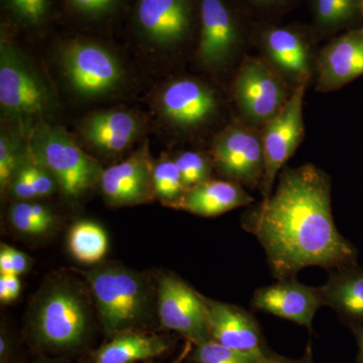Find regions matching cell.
I'll return each instance as SVG.
<instances>
[{
    "instance_id": "30bf717a",
    "label": "cell",
    "mask_w": 363,
    "mask_h": 363,
    "mask_svg": "<svg viewBox=\"0 0 363 363\" xmlns=\"http://www.w3.org/2000/svg\"><path fill=\"white\" fill-rule=\"evenodd\" d=\"M157 307L164 329L175 331L194 345L210 340L206 298L174 274L157 283Z\"/></svg>"
},
{
    "instance_id": "74e56055",
    "label": "cell",
    "mask_w": 363,
    "mask_h": 363,
    "mask_svg": "<svg viewBox=\"0 0 363 363\" xmlns=\"http://www.w3.org/2000/svg\"><path fill=\"white\" fill-rule=\"evenodd\" d=\"M9 341H7V338L2 333L1 336H0V359H1V363L6 362L7 357H9Z\"/></svg>"
},
{
    "instance_id": "ac0fdd59",
    "label": "cell",
    "mask_w": 363,
    "mask_h": 363,
    "mask_svg": "<svg viewBox=\"0 0 363 363\" xmlns=\"http://www.w3.org/2000/svg\"><path fill=\"white\" fill-rule=\"evenodd\" d=\"M152 172L149 157L136 152L125 161L102 172L101 187L109 203L116 206L140 204L155 194Z\"/></svg>"
},
{
    "instance_id": "277c9868",
    "label": "cell",
    "mask_w": 363,
    "mask_h": 363,
    "mask_svg": "<svg viewBox=\"0 0 363 363\" xmlns=\"http://www.w3.org/2000/svg\"><path fill=\"white\" fill-rule=\"evenodd\" d=\"M88 308L82 296L69 284L50 286L38 298L30 318L35 340L45 347L69 350L84 342Z\"/></svg>"
},
{
    "instance_id": "52a82bcc",
    "label": "cell",
    "mask_w": 363,
    "mask_h": 363,
    "mask_svg": "<svg viewBox=\"0 0 363 363\" xmlns=\"http://www.w3.org/2000/svg\"><path fill=\"white\" fill-rule=\"evenodd\" d=\"M33 157L52 174L68 198H78L101 178L98 162L59 128L40 126L33 135Z\"/></svg>"
},
{
    "instance_id": "ffe728a7",
    "label": "cell",
    "mask_w": 363,
    "mask_h": 363,
    "mask_svg": "<svg viewBox=\"0 0 363 363\" xmlns=\"http://www.w3.org/2000/svg\"><path fill=\"white\" fill-rule=\"evenodd\" d=\"M324 306L337 313L351 329L363 326V267L352 264L332 269L320 286Z\"/></svg>"
},
{
    "instance_id": "60d3db41",
    "label": "cell",
    "mask_w": 363,
    "mask_h": 363,
    "mask_svg": "<svg viewBox=\"0 0 363 363\" xmlns=\"http://www.w3.org/2000/svg\"><path fill=\"white\" fill-rule=\"evenodd\" d=\"M257 363H286V360L281 359L279 357H272V355H267L266 357L262 358Z\"/></svg>"
},
{
    "instance_id": "d590c367",
    "label": "cell",
    "mask_w": 363,
    "mask_h": 363,
    "mask_svg": "<svg viewBox=\"0 0 363 363\" xmlns=\"http://www.w3.org/2000/svg\"><path fill=\"white\" fill-rule=\"evenodd\" d=\"M116 0H71L72 4L83 13L96 16L109 11Z\"/></svg>"
},
{
    "instance_id": "484cf974",
    "label": "cell",
    "mask_w": 363,
    "mask_h": 363,
    "mask_svg": "<svg viewBox=\"0 0 363 363\" xmlns=\"http://www.w3.org/2000/svg\"><path fill=\"white\" fill-rule=\"evenodd\" d=\"M191 355L192 359L197 363H257L262 359L231 350L212 339L195 345Z\"/></svg>"
},
{
    "instance_id": "ab89813d",
    "label": "cell",
    "mask_w": 363,
    "mask_h": 363,
    "mask_svg": "<svg viewBox=\"0 0 363 363\" xmlns=\"http://www.w3.org/2000/svg\"><path fill=\"white\" fill-rule=\"evenodd\" d=\"M286 363H313L311 348H307L305 357L298 360H286Z\"/></svg>"
},
{
    "instance_id": "7a4b0ae2",
    "label": "cell",
    "mask_w": 363,
    "mask_h": 363,
    "mask_svg": "<svg viewBox=\"0 0 363 363\" xmlns=\"http://www.w3.org/2000/svg\"><path fill=\"white\" fill-rule=\"evenodd\" d=\"M83 274L94 296L106 335L133 331L145 323L152 315V288L138 272L107 264Z\"/></svg>"
},
{
    "instance_id": "9c48e42d",
    "label": "cell",
    "mask_w": 363,
    "mask_h": 363,
    "mask_svg": "<svg viewBox=\"0 0 363 363\" xmlns=\"http://www.w3.org/2000/svg\"><path fill=\"white\" fill-rule=\"evenodd\" d=\"M308 85L305 83L295 88L285 107L260 130L264 159V180L260 188L262 199L272 194L279 172L304 140L303 106Z\"/></svg>"
},
{
    "instance_id": "7402d4cb",
    "label": "cell",
    "mask_w": 363,
    "mask_h": 363,
    "mask_svg": "<svg viewBox=\"0 0 363 363\" xmlns=\"http://www.w3.org/2000/svg\"><path fill=\"white\" fill-rule=\"evenodd\" d=\"M168 347L167 341L159 336L125 332L101 346L94 353V363H135L160 357Z\"/></svg>"
},
{
    "instance_id": "603a6c76",
    "label": "cell",
    "mask_w": 363,
    "mask_h": 363,
    "mask_svg": "<svg viewBox=\"0 0 363 363\" xmlns=\"http://www.w3.org/2000/svg\"><path fill=\"white\" fill-rule=\"evenodd\" d=\"M308 4L320 39L358 28L363 21L359 0H308Z\"/></svg>"
},
{
    "instance_id": "d6986e66",
    "label": "cell",
    "mask_w": 363,
    "mask_h": 363,
    "mask_svg": "<svg viewBox=\"0 0 363 363\" xmlns=\"http://www.w3.org/2000/svg\"><path fill=\"white\" fill-rule=\"evenodd\" d=\"M255 201L245 187L228 180H209L189 188L172 208L203 217H215Z\"/></svg>"
},
{
    "instance_id": "2e32d148",
    "label": "cell",
    "mask_w": 363,
    "mask_h": 363,
    "mask_svg": "<svg viewBox=\"0 0 363 363\" xmlns=\"http://www.w3.org/2000/svg\"><path fill=\"white\" fill-rule=\"evenodd\" d=\"M255 309L289 320L313 330V319L324 301L319 288L306 286L296 279H281L253 294Z\"/></svg>"
},
{
    "instance_id": "836d02e7",
    "label": "cell",
    "mask_w": 363,
    "mask_h": 363,
    "mask_svg": "<svg viewBox=\"0 0 363 363\" xmlns=\"http://www.w3.org/2000/svg\"><path fill=\"white\" fill-rule=\"evenodd\" d=\"M9 186H11L14 197L18 199L28 200L37 197L32 183H30L28 171H26L25 162L18 164Z\"/></svg>"
},
{
    "instance_id": "8992f818",
    "label": "cell",
    "mask_w": 363,
    "mask_h": 363,
    "mask_svg": "<svg viewBox=\"0 0 363 363\" xmlns=\"http://www.w3.org/2000/svg\"><path fill=\"white\" fill-rule=\"evenodd\" d=\"M294 90L264 57L245 56L233 88L240 121L262 130L285 107Z\"/></svg>"
},
{
    "instance_id": "83f0119b",
    "label": "cell",
    "mask_w": 363,
    "mask_h": 363,
    "mask_svg": "<svg viewBox=\"0 0 363 363\" xmlns=\"http://www.w3.org/2000/svg\"><path fill=\"white\" fill-rule=\"evenodd\" d=\"M257 23H277L298 0H238Z\"/></svg>"
},
{
    "instance_id": "44dd1931",
    "label": "cell",
    "mask_w": 363,
    "mask_h": 363,
    "mask_svg": "<svg viewBox=\"0 0 363 363\" xmlns=\"http://www.w3.org/2000/svg\"><path fill=\"white\" fill-rule=\"evenodd\" d=\"M138 130V119L125 111L98 113L86 121V138L95 147L111 152L125 150Z\"/></svg>"
},
{
    "instance_id": "4dcf8cb0",
    "label": "cell",
    "mask_w": 363,
    "mask_h": 363,
    "mask_svg": "<svg viewBox=\"0 0 363 363\" xmlns=\"http://www.w3.org/2000/svg\"><path fill=\"white\" fill-rule=\"evenodd\" d=\"M25 164L37 197L51 195L58 186L52 174L35 161L33 157L26 160Z\"/></svg>"
},
{
    "instance_id": "f35d334b",
    "label": "cell",
    "mask_w": 363,
    "mask_h": 363,
    "mask_svg": "<svg viewBox=\"0 0 363 363\" xmlns=\"http://www.w3.org/2000/svg\"><path fill=\"white\" fill-rule=\"evenodd\" d=\"M193 346H194V344L191 342V341H187V343L184 346L183 350H182V352L179 354V357L171 363H183L184 360H185L189 355H191V352H192L193 350Z\"/></svg>"
},
{
    "instance_id": "8fae6325",
    "label": "cell",
    "mask_w": 363,
    "mask_h": 363,
    "mask_svg": "<svg viewBox=\"0 0 363 363\" xmlns=\"http://www.w3.org/2000/svg\"><path fill=\"white\" fill-rule=\"evenodd\" d=\"M0 104L18 117L40 116L50 104V94L38 77L13 48L1 45L0 57Z\"/></svg>"
},
{
    "instance_id": "d4e9b609",
    "label": "cell",
    "mask_w": 363,
    "mask_h": 363,
    "mask_svg": "<svg viewBox=\"0 0 363 363\" xmlns=\"http://www.w3.org/2000/svg\"><path fill=\"white\" fill-rule=\"evenodd\" d=\"M152 187L155 195L169 207L178 201L187 191L175 161L167 157L154 167Z\"/></svg>"
},
{
    "instance_id": "7bdbcfd3",
    "label": "cell",
    "mask_w": 363,
    "mask_h": 363,
    "mask_svg": "<svg viewBox=\"0 0 363 363\" xmlns=\"http://www.w3.org/2000/svg\"><path fill=\"white\" fill-rule=\"evenodd\" d=\"M38 363H44V362H38Z\"/></svg>"
},
{
    "instance_id": "b9f144b4",
    "label": "cell",
    "mask_w": 363,
    "mask_h": 363,
    "mask_svg": "<svg viewBox=\"0 0 363 363\" xmlns=\"http://www.w3.org/2000/svg\"><path fill=\"white\" fill-rule=\"evenodd\" d=\"M360 4V11H362V18H363V0H359Z\"/></svg>"
},
{
    "instance_id": "ba28073f",
    "label": "cell",
    "mask_w": 363,
    "mask_h": 363,
    "mask_svg": "<svg viewBox=\"0 0 363 363\" xmlns=\"http://www.w3.org/2000/svg\"><path fill=\"white\" fill-rule=\"evenodd\" d=\"M213 166L225 180L242 187L260 189L264 159L260 130L242 121H234L215 136L212 143Z\"/></svg>"
},
{
    "instance_id": "f546056e",
    "label": "cell",
    "mask_w": 363,
    "mask_h": 363,
    "mask_svg": "<svg viewBox=\"0 0 363 363\" xmlns=\"http://www.w3.org/2000/svg\"><path fill=\"white\" fill-rule=\"evenodd\" d=\"M7 6L21 21L39 25L48 13L49 0H6Z\"/></svg>"
},
{
    "instance_id": "5bb4252c",
    "label": "cell",
    "mask_w": 363,
    "mask_h": 363,
    "mask_svg": "<svg viewBox=\"0 0 363 363\" xmlns=\"http://www.w3.org/2000/svg\"><path fill=\"white\" fill-rule=\"evenodd\" d=\"M199 11L197 0H140L136 18L147 39L177 47L192 37Z\"/></svg>"
},
{
    "instance_id": "1f68e13d",
    "label": "cell",
    "mask_w": 363,
    "mask_h": 363,
    "mask_svg": "<svg viewBox=\"0 0 363 363\" xmlns=\"http://www.w3.org/2000/svg\"><path fill=\"white\" fill-rule=\"evenodd\" d=\"M18 164H20V162H18L14 143L6 135H2L0 138V186H1V191L9 187Z\"/></svg>"
},
{
    "instance_id": "6da1fadb",
    "label": "cell",
    "mask_w": 363,
    "mask_h": 363,
    "mask_svg": "<svg viewBox=\"0 0 363 363\" xmlns=\"http://www.w3.org/2000/svg\"><path fill=\"white\" fill-rule=\"evenodd\" d=\"M241 224L264 247L279 281L308 267L357 264V247L334 222L330 178L314 164L281 169L274 191L245 212Z\"/></svg>"
},
{
    "instance_id": "8d00e7d4",
    "label": "cell",
    "mask_w": 363,
    "mask_h": 363,
    "mask_svg": "<svg viewBox=\"0 0 363 363\" xmlns=\"http://www.w3.org/2000/svg\"><path fill=\"white\" fill-rule=\"evenodd\" d=\"M357 336L358 345L357 363H363V326L352 329Z\"/></svg>"
},
{
    "instance_id": "7c38bea8",
    "label": "cell",
    "mask_w": 363,
    "mask_h": 363,
    "mask_svg": "<svg viewBox=\"0 0 363 363\" xmlns=\"http://www.w3.org/2000/svg\"><path fill=\"white\" fill-rule=\"evenodd\" d=\"M162 113L175 128L197 130L218 116L216 91L199 79L181 78L169 82L160 97Z\"/></svg>"
},
{
    "instance_id": "3957f363",
    "label": "cell",
    "mask_w": 363,
    "mask_h": 363,
    "mask_svg": "<svg viewBox=\"0 0 363 363\" xmlns=\"http://www.w3.org/2000/svg\"><path fill=\"white\" fill-rule=\"evenodd\" d=\"M197 60L203 68L233 65L252 45L255 21L238 0H200Z\"/></svg>"
},
{
    "instance_id": "5b68a950",
    "label": "cell",
    "mask_w": 363,
    "mask_h": 363,
    "mask_svg": "<svg viewBox=\"0 0 363 363\" xmlns=\"http://www.w3.org/2000/svg\"><path fill=\"white\" fill-rule=\"evenodd\" d=\"M320 38L312 26L257 23L252 45L293 88L311 81Z\"/></svg>"
},
{
    "instance_id": "4316f807",
    "label": "cell",
    "mask_w": 363,
    "mask_h": 363,
    "mask_svg": "<svg viewBox=\"0 0 363 363\" xmlns=\"http://www.w3.org/2000/svg\"><path fill=\"white\" fill-rule=\"evenodd\" d=\"M174 161L180 171L182 181L187 190L209 180L213 162L201 152L187 150L179 154Z\"/></svg>"
},
{
    "instance_id": "cb8c5ba5",
    "label": "cell",
    "mask_w": 363,
    "mask_h": 363,
    "mask_svg": "<svg viewBox=\"0 0 363 363\" xmlns=\"http://www.w3.org/2000/svg\"><path fill=\"white\" fill-rule=\"evenodd\" d=\"M68 247L72 255L84 264H96L108 250V238L102 227L91 221L74 224L69 231Z\"/></svg>"
},
{
    "instance_id": "d6a6232c",
    "label": "cell",
    "mask_w": 363,
    "mask_h": 363,
    "mask_svg": "<svg viewBox=\"0 0 363 363\" xmlns=\"http://www.w3.org/2000/svg\"><path fill=\"white\" fill-rule=\"evenodd\" d=\"M30 267V259L26 253L9 245L0 248V274H14L20 277Z\"/></svg>"
},
{
    "instance_id": "e575fe53",
    "label": "cell",
    "mask_w": 363,
    "mask_h": 363,
    "mask_svg": "<svg viewBox=\"0 0 363 363\" xmlns=\"http://www.w3.org/2000/svg\"><path fill=\"white\" fill-rule=\"evenodd\" d=\"M21 292L20 277L14 274H0V301L11 303L16 300Z\"/></svg>"
},
{
    "instance_id": "f1b7e54d",
    "label": "cell",
    "mask_w": 363,
    "mask_h": 363,
    "mask_svg": "<svg viewBox=\"0 0 363 363\" xmlns=\"http://www.w3.org/2000/svg\"><path fill=\"white\" fill-rule=\"evenodd\" d=\"M9 220L18 233L28 235H40L50 230L33 214L30 202H18L9 210Z\"/></svg>"
},
{
    "instance_id": "4fadbf2b",
    "label": "cell",
    "mask_w": 363,
    "mask_h": 363,
    "mask_svg": "<svg viewBox=\"0 0 363 363\" xmlns=\"http://www.w3.org/2000/svg\"><path fill=\"white\" fill-rule=\"evenodd\" d=\"M66 75L74 89L96 96L109 92L121 80V69L111 52L92 43L76 42L64 51Z\"/></svg>"
},
{
    "instance_id": "e0dca14e",
    "label": "cell",
    "mask_w": 363,
    "mask_h": 363,
    "mask_svg": "<svg viewBox=\"0 0 363 363\" xmlns=\"http://www.w3.org/2000/svg\"><path fill=\"white\" fill-rule=\"evenodd\" d=\"M206 300L210 339L253 357H267L259 325L250 313L238 306Z\"/></svg>"
},
{
    "instance_id": "9a60e30c",
    "label": "cell",
    "mask_w": 363,
    "mask_h": 363,
    "mask_svg": "<svg viewBox=\"0 0 363 363\" xmlns=\"http://www.w3.org/2000/svg\"><path fill=\"white\" fill-rule=\"evenodd\" d=\"M315 89L332 92L363 75V26L329 40L317 54Z\"/></svg>"
}]
</instances>
